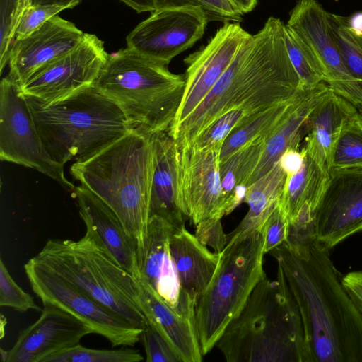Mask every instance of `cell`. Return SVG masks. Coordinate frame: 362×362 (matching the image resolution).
Segmentation results:
<instances>
[{"label": "cell", "mask_w": 362, "mask_h": 362, "mask_svg": "<svg viewBox=\"0 0 362 362\" xmlns=\"http://www.w3.org/2000/svg\"><path fill=\"white\" fill-rule=\"evenodd\" d=\"M43 305L40 317L20 332L6 362H43L94 333L89 325L66 310L52 304Z\"/></svg>", "instance_id": "obj_18"}, {"label": "cell", "mask_w": 362, "mask_h": 362, "mask_svg": "<svg viewBox=\"0 0 362 362\" xmlns=\"http://www.w3.org/2000/svg\"><path fill=\"white\" fill-rule=\"evenodd\" d=\"M108 54L95 35L85 33L81 41L35 72L20 87L26 97L49 104L92 85Z\"/></svg>", "instance_id": "obj_12"}, {"label": "cell", "mask_w": 362, "mask_h": 362, "mask_svg": "<svg viewBox=\"0 0 362 362\" xmlns=\"http://www.w3.org/2000/svg\"><path fill=\"white\" fill-rule=\"evenodd\" d=\"M329 26L342 60L351 75L362 81V49L347 29V17L328 12Z\"/></svg>", "instance_id": "obj_33"}, {"label": "cell", "mask_w": 362, "mask_h": 362, "mask_svg": "<svg viewBox=\"0 0 362 362\" xmlns=\"http://www.w3.org/2000/svg\"><path fill=\"white\" fill-rule=\"evenodd\" d=\"M264 144V142H262L245 146L220 163V177L226 215L231 213V202L236 187L247 186L258 163Z\"/></svg>", "instance_id": "obj_29"}, {"label": "cell", "mask_w": 362, "mask_h": 362, "mask_svg": "<svg viewBox=\"0 0 362 362\" xmlns=\"http://www.w3.org/2000/svg\"><path fill=\"white\" fill-rule=\"evenodd\" d=\"M216 346L228 362H305L300 317L282 269L267 276Z\"/></svg>", "instance_id": "obj_4"}, {"label": "cell", "mask_w": 362, "mask_h": 362, "mask_svg": "<svg viewBox=\"0 0 362 362\" xmlns=\"http://www.w3.org/2000/svg\"><path fill=\"white\" fill-rule=\"evenodd\" d=\"M347 25L352 32L362 34V11L354 13L347 17Z\"/></svg>", "instance_id": "obj_45"}, {"label": "cell", "mask_w": 362, "mask_h": 362, "mask_svg": "<svg viewBox=\"0 0 362 362\" xmlns=\"http://www.w3.org/2000/svg\"><path fill=\"white\" fill-rule=\"evenodd\" d=\"M358 112L354 105L332 90L311 112L303 148L323 170L331 169L341 132Z\"/></svg>", "instance_id": "obj_21"}, {"label": "cell", "mask_w": 362, "mask_h": 362, "mask_svg": "<svg viewBox=\"0 0 362 362\" xmlns=\"http://www.w3.org/2000/svg\"><path fill=\"white\" fill-rule=\"evenodd\" d=\"M284 40L290 61L299 78L300 88L305 91L315 89L324 82L319 65L286 24L284 25Z\"/></svg>", "instance_id": "obj_30"}, {"label": "cell", "mask_w": 362, "mask_h": 362, "mask_svg": "<svg viewBox=\"0 0 362 362\" xmlns=\"http://www.w3.org/2000/svg\"><path fill=\"white\" fill-rule=\"evenodd\" d=\"M263 228L264 230V254L272 251L287 240L290 222L279 205L269 216Z\"/></svg>", "instance_id": "obj_39"}, {"label": "cell", "mask_w": 362, "mask_h": 362, "mask_svg": "<svg viewBox=\"0 0 362 362\" xmlns=\"http://www.w3.org/2000/svg\"><path fill=\"white\" fill-rule=\"evenodd\" d=\"M79 214L86 226V233L113 260L139 278L136 242L129 234L114 211L84 186L73 190Z\"/></svg>", "instance_id": "obj_20"}, {"label": "cell", "mask_w": 362, "mask_h": 362, "mask_svg": "<svg viewBox=\"0 0 362 362\" xmlns=\"http://www.w3.org/2000/svg\"><path fill=\"white\" fill-rule=\"evenodd\" d=\"M270 252L297 308L305 362H362V310L345 288L329 250L310 235Z\"/></svg>", "instance_id": "obj_1"}, {"label": "cell", "mask_w": 362, "mask_h": 362, "mask_svg": "<svg viewBox=\"0 0 362 362\" xmlns=\"http://www.w3.org/2000/svg\"><path fill=\"white\" fill-rule=\"evenodd\" d=\"M358 83L360 85L361 88H362V81H358Z\"/></svg>", "instance_id": "obj_50"}, {"label": "cell", "mask_w": 362, "mask_h": 362, "mask_svg": "<svg viewBox=\"0 0 362 362\" xmlns=\"http://www.w3.org/2000/svg\"><path fill=\"white\" fill-rule=\"evenodd\" d=\"M208 23L199 7L156 10L128 34L127 45L168 66L174 57L202 37Z\"/></svg>", "instance_id": "obj_13"}, {"label": "cell", "mask_w": 362, "mask_h": 362, "mask_svg": "<svg viewBox=\"0 0 362 362\" xmlns=\"http://www.w3.org/2000/svg\"><path fill=\"white\" fill-rule=\"evenodd\" d=\"M305 157V152L302 148H288L281 156L279 163L286 176L298 173L302 168Z\"/></svg>", "instance_id": "obj_41"}, {"label": "cell", "mask_w": 362, "mask_h": 362, "mask_svg": "<svg viewBox=\"0 0 362 362\" xmlns=\"http://www.w3.org/2000/svg\"><path fill=\"white\" fill-rule=\"evenodd\" d=\"M156 10L185 6L199 7L208 22H240L243 13L229 0H153Z\"/></svg>", "instance_id": "obj_34"}, {"label": "cell", "mask_w": 362, "mask_h": 362, "mask_svg": "<svg viewBox=\"0 0 362 362\" xmlns=\"http://www.w3.org/2000/svg\"><path fill=\"white\" fill-rule=\"evenodd\" d=\"M195 236L204 245L221 253L227 245V234L223 231L221 219L209 218L196 225Z\"/></svg>", "instance_id": "obj_40"}, {"label": "cell", "mask_w": 362, "mask_h": 362, "mask_svg": "<svg viewBox=\"0 0 362 362\" xmlns=\"http://www.w3.org/2000/svg\"><path fill=\"white\" fill-rule=\"evenodd\" d=\"M33 291L43 305L52 304L72 314L112 344L134 346L144 329L136 327L41 264L34 257L24 264Z\"/></svg>", "instance_id": "obj_10"}, {"label": "cell", "mask_w": 362, "mask_h": 362, "mask_svg": "<svg viewBox=\"0 0 362 362\" xmlns=\"http://www.w3.org/2000/svg\"><path fill=\"white\" fill-rule=\"evenodd\" d=\"M342 282L352 299L362 310V271L346 274L342 276Z\"/></svg>", "instance_id": "obj_42"}, {"label": "cell", "mask_w": 362, "mask_h": 362, "mask_svg": "<svg viewBox=\"0 0 362 362\" xmlns=\"http://www.w3.org/2000/svg\"><path fill=\"white\" fill-rule=\"evenodd\" d=\"M243 14L252 11L257 4L258 0H229Z\"/></svg>", "instance_id": "obj_46"}, {"label": "cell", "mask_w": 362, "mask_h": 362, "mask_svg": "<svg viewBox=\"0 0 362 362\" xmlns=\"http://www.w3.org/2000/svg\"><path fill=\"white\" fill-rule=\"evenodd\" d=\"M26 98L46 151L63 165L134 129L121 108L94 84L49 104Z\"/></svg>", "instance_id": "obj_5"}, {"label": "cell", "mask_w": 362, "mask_h": 362, "mask_svg": "<svg viewBox=\"0 0 362 362\" xmlns=\"http://www.w3.org/2000/svg\"><path fill=\"white\" fill-rule=\"evenodd\" d=\"M347 29L349 30V33L351 35V37L354 38V40L358 43V45L361 47L362 49V34H357L354 32H352L348 27L347 25Z\"/></svg>", "instance_id": "obj_47"}, {"label": "cell", "mask_w": 362, "mask_h": 362, "mask_svg": "<svg viewBox=\"0 0 362 362\" xmlns=\"http://www.w3.org/2000/svg\"><path fill=\"white\" fill-rule=\"evenodd\" d=\"M169 245L182 289L197 303L215 274L221 253L210 251L185 226L174 228Z\"/></svg>", "instance_id": "obj_23"}, {"label": "cell", "mask_w": 362, "mask_h": 362, "mask_svg": "<svg viewBox=\"0 0 362 362\" xmlns=\"http://www.w3.org/2000/svg\"><path fill=\"white\" fill-rule=\"evenodd\" d=\"M33 257L132 325H148L139 280L86 233L78 240L49 239Z\"/></svg>", "instance_id": "obj_7"}, {"label": "cell", "mask_w": 362, "mask_h": 362, "mask_svg": "<svg viewBox=\"0 0 362 362\" xmlns=\"http://www.w3.org/2000/svg\"><path fill=\"white\" fill-rule=\"evenodd\" d=\"M152 136L155 168L149 215L160 217L175 228H180L185 226L187 217L181 210L177 199L179 152L168 132L157 133Z\"/></svg>", "instance_id": "obj_22"}, {"label": "cell", "mask_w": 362, "mask_h": 362, "mask_svg": "<svg viewBox=\"0 0 362 362\" xmlns=\"http://www.w3.org/2000/svg\"><path fill=\"white\" fill-rule=\"evenodd\" d=\"M305 92L288 100L272 106L250 122L233 130L223 143L220 163L245 146L265 142L283 122Z\"/></svg>", "instance_id": "obj_28"}, {"label": "cell", "mask_w": 362, "mask_h": 362, "mask_svg": "<svg viewBox=\"0 0 362 362\" xmlns=\"http://www.w3.org/2000/svg\"><path fill=\"white\" fill-rule=\"evenodd\" d=\"M330 90L325 82H322L315 89L305 91L296 103L283 122L264 142L258 163L247 182V187L267 173L287 148H300V141L307 133L311 112Z\"/></svg>", "instance_id": "obj_24"}, {"label": "cell", "mask_w": 362, "mask_h": 362, "mask_svg": "<svg viewBox=\"0 0 362 362\" xmlns=\"http://www.w3.org/2000/svg\"><path fill=\"white\" fill-rule=\"evenodd\" d=\"M30 0H0V72L8 64L10 46Z\"/></svg>", "instance_id": "obj_35"}, {"label": "cell", "mask_w": 362, "mask_h": 362, "mask_svg": "<svg viewBox=\"0 0 362 362\" xmlns=\"http://www.w3.org/2000/svg\"><path fill=\"white\" fill-rule=\"evenodd\" d=\"M154 168L152 135L133 129L75 161L69 171L114 211L137 244L150 217Z\"/></svg>", "instance_id": "obj_3"}, {"label": "cell", "mask_w": 362, "mask_h": 362, "mask_svg": "<svg viewBox=\"0 0 362 362\" xmlns=\"http://www.w3.org/2000/svg\"><path fill=\"white\" fill-rule=\"evenodd\" d=\"M143 359L137 350L129 348L93 349L78 344L49 356L43 362H139Z\"/></svg>", "instance_id": "obj_32"}, {"label": "cell", "mask_w": 362, "mask_h": 362, "mask_svg": "<svg viewBox=\"0 0 362 362\" xmlns=\"http://www.w3.org/2000/svg\"><path fill=\"white\" fill-rule=\"evenodd\" d=\"M360 167H362V117L358 112L347 122L341 132L331 169Z\"/></svg>", "instance_id": "obj_31"}, {"label": "cell", "mask_w": 362, "mask_h": 362, "mask_svg": "<svg viewBox=\"0 0 362 362\" xmlns=\"http://www.w3.org/2000/svg\"><path fill=\"white\" fill-rule=\"evenodd\" d=\"M284 25L271 16L261 30L250 34L199 106L169 129L179 152L189 148L209 124L233 109L243 107L262 112L305 91L287 52Z\"/></svg>", "instance_id": "obj_2"}, {"label": "cell", "mask_w": 362, "mask_h": 362, "mask_svg": "<svg viewBox=\"0 0 362 362\" xmlns=\"http://www.w3.org/2000/svg\"><path fill=\"white\" fill-rule=\"evenodd\" d=\"M0 158L40 171L68 191L74 189L64 165L46 151L26 96L8 76L0 83Z\"/></svg>", "instance_id": "obj_9"}, {"label": "cell", "mask_w": 362, "mask_h": 362, "mask_svg": "<svg viewBox=\"0 0 362 362\" xmlns=\"http://www.w3.org/2000/svg\"><path fill=\"white\" fill-rule=\"evenodd\" d=\"M1 339H2L4 336V327L6 325V317L1 314Z\"/></svg>", "instance_id": "obj_48"}, {"label": "cell", "mask_w": 362, "mask_h": 362, "mask_svg": "<svg viewBox=\"0 0 362 362\" xmlns=\"http://www.w3.org/2000/svg\"><path fill=\"white\" fill-rule=\"evenodd\" d=\"M137 13L153 12L156 7L153 0H120Z\"/></svg>", "instance_id": "obj_43"}, {"label": "cell", "mask_w": 362, "mask_h": 362, "mask_svg": "<svg viewBox=\"0 0 362 362\" xmlns=\"http://www.w3.org/2000/svg\"><path fill=\"white\" fill-rule=\"evenodd\" d=\"M64 9L66 8L57 5L29 6L21 18L13 40L28 37Z\"/></svg>", "instance_id": "obj_38"}, {"label": "cell", "mask_w": 362, "mask_h": 362, "mask_svg": "<svg viewBox=\"0 0 362 362\" xmlns=\"http://www.w3.org/2000/svg\"><path fill=\"white\" fill-rule=\"evenodd\" d=\"M82 0H30L31 5H57L67 8L77 6Z\"/></svg>", "instance_id": "obj_44"}, {"label": "cell", "mask_w": 362, "mask_h": 362, "mask_svg": "<svg viewBox=\"0 0 362 362\" xmlns=\"http://www.w3.org/2000/svg\"><path fill=\"white\" fill-rule=\"evenodd\" d=\"M0 306L11 308L19 312L28 310L41 311L33 298L25 292L13 279L2 258H0Z\"/></svg>", "instance_id": "obj_36"}, {"label": "cell", "mask_w": 362, "mask_h": 362, "mask_svg": "<svg viewBox=\"0 0 362 362\" xmlns=\"http://www.w3.org/2000/svg\"><path fill=\"white\" fill-rule=\"evenodd\" d=\"M84 34L73 23L53 16L28 37L13 40L8 76L22 86L41 67L75 47Z\"/></svg>", "instance_id": "obj_19"}, {"label": "cell", "mask_w": 362, "mask_h": 362, "mask_svg": "<svg viewBox=\"0 0 362 362\" xmlns=\"http://www.w3.org/2000/svg\"><path fill=\"white\" fill-rule=\"evenodd\" d=\"M286 25L319 65L324 82L362 113V88L344 65L322 4L317 0H298Z\"/></svg>", "instance_id": "obj_11"}, {"label": "cell", "mask_w": 362, "mask_h": 362, "mask_svg": "<svg viewBox=\"0 0 362 362\" xmlns=\"http://www.w3.org/2000/svg\"><path fill=\"white\" fill-rule=\"evenodd\" d=\"M0 353H1V361L3 362H6L8 357V351H4L3 349H1Z\"/></svg>", "instance_id": "obj_49"}, {"label": "cell", "mask_w": 362, "mask_h": 362, "mask_svg": "<svg viewBox=\"0 0 362 362\" xmlns=\"http://www.w3.org/2000/svg\"><path fill=\"white\" fill-rule=\"evenodd\" d=\"M362 231V167L331 169L315 209L313 237L326 250Z\"/></svg>", "instance_id": "obj_15"}, {"label": "cell", "mask_w": 362, "mask_h": 362, "mask_svg": "<svg viewBox=\"0 0 362 362\" xmlns=\"http://www.w3.org/2000/svg\"><path fill=\"white\" fill-rule=\"evenodd\" d=\"M174 226L150 216L146 232L136 244L138 280L148 285L179 315L194 322L196 302L182 291L170 250Z\"/></svg>", "instance_id": "obj_17"}, {"label": "cell", "mask_w": 362, "mask_h": 362, "mask_svg": "<svg viewBox=\"0 0 362 362\" xmlns=\"http://www.w3.org/2000/svg\"><path fill=\"white\" fill-rule=\"evenodd\" d=\"M360 113H361V117H362V113H361V112H360Z\"/></svg>", "instance_id": "obj_51"}, {"label": "cell", "mask_w": 362, "mask_h": 362, "mask_svg": "<svg viewBox=\"0 0 362 362\" xmlns=\"http://www.w3.org/2000/svg\"><path fill=\"white\" fill-rule=\"evenodd\" d=\"M93 84L121 108L134 129L153 135L173 125L185 77L127 46L108 54Z\"/></svg>", "instance_id": "obj_6"}, {"label": "cell", "mask_w": 362, "mask_h": 362, "mask_svg": "<svg viewBox=\"0 0 362 362\" xmlns=\"http://www.w3.org/2000/svg\"><path fill=\"white\" fill-rule=\"evenodd\" d=\"M139 282L140 303L148 324L157 329L182 362L202 361L194 322L179 315L148 285Z\"/></svg>", "instance_id": "obj_25"}, {"label": "cell", "mask_w": 362, "mask_h": 362, "mask_svg": "<svg viewBox=\"0 0 362 362\" xmlns=\"http://www.w3.org/2000/svg\"><path fill=\"white\" fill-rule=\"evenodd\" d=\"M328 177L329 172L320 168L305 153L301 169L293 175L286 176L279 202L290 223L303 207L310 209L315 214Z\"/></svg>", "instance_id": "obj_27"}, {"label": "cell", "mask_w": 362, "mask_h": 362, "mask_svg": "<svg viewBox=\"0 0 362 362\" xmlns=\"http://www.w3.org/2000/svg\"><path fill=\"white\" fill-rule=\"evenodd\" d=\"M286 178L277 162L267 173L247 187L244 202L249 206L248 211L238 226L227 234V244L238 242L262 229L279 205Z\"/></svg>", "instance_id": "obj_26"}, {"label": "cell", "mask_w": 362, "mask_h": 362, "mask_svg": "<svg viewBox=\"0 0 362 362\" xmlns=\"http://www.w3.org/2000/svg\"><path fill=\"white\" fill-rule=\"evenodd\" d=\"M221 150V147H190L178 151V204L194 226L226 216L220 177Z\"/></svg>", "instance_id": "obj_14"}, {"label": "cell", "mask_w": 362, "mask_h": 362, "mask_svg": "<svg viewBox=\"0 0 362 362\" xmlns=\"http://www.w3.org/2000/svg\"><path fill=\"white\" fill-rule=\"evenodd\" d=\"M250 35L240 22H224L205 46L184 59L187 65L185 93L170 129L183 122L199 106Z\"/></svg>", "instance_id": "obj_16"}, {"label": "cell", "mask_w": 362, "mask_h": 362, "mask_svg": "<svg viewBox=\"0 0 362 362\" xmlns=\"http://www.w3.org/2000/svg\"><path fill=\"white\" fill-rule=\"evenodd\" d=\"M147 362H182L167 340L151 324H148L141 334Z\"/></svg>", "instance_id": "obj_37"}, {"label": "cell", "mask_w": 362, "mask_h": 362, "mask_svg": "<svg viewBox=\"0 0 362 362\" xmlns=\"http://www.w3.org/2000/svg\"><path fill=\"white\" fill-rule=\"evenodd\" d=\"M264 230L227 244L209 284L197 299L194 326L202 355L216 344L227 325L240 312L264 270Z\"/></svg>", "instance_id": "obj_8"}]
</instances>
